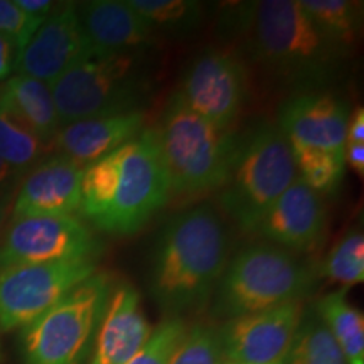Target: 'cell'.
I'll return each instance as SVG.
<instances>
[{"instance_id": "obj_3", "label": "cell", "mask_w": 364, "mask_h": 364, "mask_svg": "<svg viewBox=\"0 0 364 364\" xmlns=\"http://www.w3.org/2000/svg\"><path fill=\"white\" fill-rule=\"evenodd\" d=\"M235 21L247 38L248 54L282 86L321 91L343 71L348 54L314 26L300 0L238 4Z\"/></svg>"}, {"instance_id": "obj_38", "label": "cell", "mask_w": 364, "mask_h": 364, "mask_svg": "<svg viewBox=\"0 0 364 364\" xmlns=\"http://www.w3.org/2000/svg\"><path fill=\"white\" fill-rule=\"evenodd\" d=\"M225 364H235V363H225Z\"/></svg>"}, {"instance_id": "obj_4", "label": "cell", "mask_w": 364, "mask_h": 364, "mask_svg": "<svg viewBox=\"0 0 364 364\" xmlns=\"http://www.w3.org/2000/svg\"><path fill=\"white\" fill-rule=\"evenodd\" d=\"M317 273L299 255L257 241L245 245L226 263L211 299V314L230 318L257 314L290 302H304Z\"/></svg>"}, {"instance_id": "obj_29", "label": "cell", "mask_w": 364, "mask_h": 364, "mask_svg": "<svg viewBox=\"0 0 364 364\" xmlns=\"http://www.w3.org/2000/svg\"><path fill=\"white\" fill-rule=\"evenodd\" d=\"M186 331L188 324L182 318L167 317L157 327H154L144 348L125 364H167Z\"/></svg>"}, {"instance_id": "obj_8", "label": "cell", "mask_w": 364, "mask_h": 364, "mask_svg": "<svg viewBox=\"0 0 364 364\" xmlns=\"http://www.w3.org/2000/svg\"><path fill=\"white\" fill-rule=\"evenodd\" d=\"M115 285L108 272H95L22 329L24 364H85L107 300Z\"/></svg>"}, {"instance_id": "obj_11", "label": "cell", "mask_w": 364, "mask_h": 364, "mask_svg": "<svg viewBox=\"0 0 364 364\" xmlns=\"http://www.w3.org/2000/svg\"><path fill=\"white\" fill-rule=\"evenodd\" d=\"M176 93L204 120L221 129H233L247 103V66L233 53L206 49L193 59Z\"/></svg>"}, {"instance_id": "obj_15", "label": "cell", "mask_w": 364, "mask_h": 364, "mask_svg": "<svg viewBox=\"0 0 364 364\" xmlns=\"http://www.w3.org/2000/svg\"><path fill=\"white\" fill-rule=\"evenodd\" d=\"M348 103L331 91L294 93L279 108L277 127L289 142L327 150L344 157Z\"/></svg>"}, {"instance_id": "obj_13", "label": "cell", "mask_w": 364, "mask_h": 364, "mask_svg": "<svg viewBox=\"0 0 364 364\" xmlns=\"http://www.w3.org/2000/svg\"><path fill=\"white\" fill-rule=\"evenodd\" d=\"M327 215L322 198L297 176L255 228L253 235L294 255L311 253L326 238Z\"/></svg>"}, {"instance_id": "obj_19", "label": "cell", "mask_w": 364, "mask_h": 364, "mask_svg": "<svg viewBox=\"0 0 364 364\" xmlns=\"http://www.w3.org/2000/svg\"><path fill=\"white\" fill-rule=\"evenodd\" d=\"M144 110L73 122L58 130L51 140V149L85 169L135 139L144 130Z\"/></svg>"}, {"instance_id": "obj_33", "label": "cell", "mask_w": 364, "mask_h": 364, "mask_svg": "<svg viewBox=\"0 0 364 364\" xmlns=\"http://www.w3.org/2000/svg\"><path fill=\"white\" fill-rule=\"evenodd\" d=\"M344 164H348L354 172L363 177L364 174V144L363 142H346Z\"/></svg>"}, {"instance_id": "obj_9", "label": "cell", "mask_w": 364, "mask_h": 364, "mask_svg": "<svg viewBox=\"0 0 364 364\" xmlns=\"http://www.w3.org/2000/svg\"><path fill=\"white\" fill-rule=\"evenodd\" d=\"M98 272L97 260L0 268V331L24 329Z\"/></svg>"}, {"instance_id": "obj_1", "label": "cell", "mask_w": 364, "mask_h": 364, "mask_svg": "<svg viewBox=\"0 0 364 364\" xmlns=\"http://www.w3.org/2000/svg\"><path fill=\"white\" fill-rule=\"evenodd\" d=\"M230 231L209 203L172 216L152 248L149 290L167 317L201 312L230 260Z\"/></svg>"}, {"instance_id": "obj_7", "label": "cell", "mask_w": 364, "mask_h": 364, "mask_svg": "<svg viewBox=\"0 0 364 364\" xmlns=\"http://www.w3.org/2000/svg\"><path fill=\"white\" fill-rule=\"evenodd\" d=\"M297 177L292 147L275 124L255 125L238 136L233 166L218 191V206L245 233H252Z\"/></svg>"}, {"instance_id": "obj_6", "label": "cell", "mask_w": 364, "mask_h": 364, "mask_svg": "<svg viewBox=\"0 0 364 364\" xmlns=\"http://www.w3.org/2000/svg\"><path fill=\"white\" fill-rule=\"evenodd\" d=\"M59 125L144 110L154 90L152 56L91 51L49 85Z\"/></svg>"}, {"instance_id": "obj_35", "label": "cell", "mask_w": 364, "mask_h": 364, "mask_svg": "<svg viewBox=\"0 0 364 364\" xmlns=\"http://www.w3.org/2000/svg\"><path fill=\"white\" fill-rule=\"evenodd\" d=\"M21 172L17 169H14L12 166H9L6 161L0 159V189L11 188V186L19 179Z\"/></svg>"}, {"instance_id": "obj_31", "label": "cell", "mask_w": 364, "mask_h": 364, "mask_svg": "<svg viewBox=\"0 0 364 364\" xmlns=\"http://www.w3.org/2000/svg\"><path fill=\"white\" fill-rule=\"evenodd\" d=\"M19 49L12 39L0 36V81L7 80L16 71Z\"/></svg>"}, {"instance_id": "obj_28", "label": "cell", "mask_w": 364, "mask_h": 364, "mask_svg": "<svg viewBox=\"0 0 364 364\" xmlns=\"http://www.w3.org/2000/svg\"><path fill=\"white\" fill-rule=\"evenodd\" d=\"M220 329L211 324L188 327L167 364H225Z\"/></svg>"}, {"instance_id": "obj_25", "label": "cell", "mask_w": 364, "mask_h": 364, "mask_svg": "<svg viewBox=\"0 0 364 364\" xmlns=\"http://www.w3.org/2000/svg\"><path fill=\"white\" fill-rule=\"evenodd\" d=\"M297 176L306 182L318 198L336 194L343 184L346 164L344 157L327 150L290 142Z\"/></svg>"}, {"instance_id": "obj_10", "label": "cell", "mask_w": 364, "mask_h": 364, "mask_svg": "<svg viewBox=\"0 0 364 364\" xmlns=\"http://www.w3.org/2000/svg\"><path fill=\"white\" fill-rule=\"evenodd\" d=\"M103 245L75 216H36L12 221L0 241V268L70 260H97Z\"/></svg>"}, {"instance_id": "obj_20", "label": "cell", "mask_w": 364, "mask_h": 364, "mask_svg": "<svg viewBox=\"0 0 364 364\" xmlns=\"http://www.w3.org/2000/svg\"><path fill=\"white\" fill-rule=\"evenodd\" d=\"M0 105L21 118L49 145L61 129L51 88L39 80L24 75L9 78L0 90Z\"/></svg>"}, {"instance_id": "obj_36", "label": "cell", "mask_w": 364, "mask_h": 364, "mask_svg": "<svg viewBox=\"0 0 364 364\" xmlns=\"http://www.w3.org/2000/svg\"><path fill=\"white\" fill-rule=\"evenodd\" d=\"M11 201H12V191H11V188L0 189V235H2L4 223H6L9 209H11Z\"/></svg>"}, {"instance_id": "obj_37", "label": "cell", "mask_w": 364, "mask_h": 364, "mask_svg": "<svg viewBox=\"0 0 364 364\" xmlns=\"http://www.w3.org/2000/svg\"><path fill=\"white\" fill-rule=\"evenodd\" d=\"M4 354H2V331H0V361H2Z\"/></svg>"}, {"instance_id": "obj_23", "label": "cell", "mask_w": 364, "mask_h": 364, "mask_svg": "<svg viewBox=\"0 0 364 364\" xmlns=\"http://www.w3.org/2000/svg\"><path fill=\"white\" fill-rule=\"evenodd\" d=\"M159 38L194 34L204 22V7L194 0H127Z\"/></svg>"}, {"instance_id": "obj_2", "label": "cell", "mask_w": 364, "mask_h": 364, "mask_svg": "<svg viewBox=\"0 0 364 364\" xmlns=\"http://www.w3.org/2000/svg\"><path fill=\"white\" fill-rule=\"evenodd\" d=\"M171 184L154 129L85 167L80 215L112 236L139 233L169 203Z\"/></svg>"}, {"instance_id": "obj_24", "label": "cell", "mask_w": 364, "mask_h": 364, "mask_svg": "<svg viewBox=\"0 0 364 364\" xmlns=\"http://www.w3.org/2000/svg\"><path fill=\"white\" fill-rule=\"evenodd\" d=\"M284 364H348L314 307H306Z\"/></svg>"}, {"instance_id": "obj_17", "label": "cell", "mask_w": 364, "mask_h": 364, "mask_svg": "<svg viewBox=\"0 0 364 364\" xmlns=\"http://www.w3.org/2000/svg\"><path fill=\"white\" fill-rule=\"evenodd\" d=\"M152 331L139 290L129 282L113 285L88 364H125L144 348Z\"/></svg>"}, {"instance_id": "obj_18", "label": "cell", "mask_w": 364, "mask_h": 364, "mask_svg": "<svg viewBox=\"0 0 364 364\" xmlns=\"http://www.w3.org/2000/svg\"><path fill=\"white\" fill-rule=\"evenodd\" d=\"M83 167L61 156L41 162L22 182L12 221L36 216H73L80 209Z\"/></svg>"}, {"instance_id": "obj_5", "label": "cell", "mask_w": 364, "mask_h": 364, "mask_svg": "<svg viewBox=\"0 0 364 364\" xmlns=\"http://www.w3.org/2000/svg\"><path fill=\"white\" fill-rule=\"evenodd\" d=\"M154 130L169 176L171 198L218 193L226 184L238 134L204 120L177 93L169 98Z\"/></svg>"}, {"instance_id": "obj_32", "label": "cell", "mask_w": 364, "mask_h": 364, "mask_svg": "<svg viewBox=\"0 0 364 364\" xmlns=\"http://www.w3.org/2000/svg\"><path fill=\"white\" fill-rule=\"evenodd\" d=\"M16 4L22 12L39 21L48 19L54 12V6H56V4L49 2V0H16Z\"/></svg>"}, {"instance_id": "obj_12", "label": "cell", "mask_w": 364, "mask_h": 364, "mask_svg": "<svg viewBox=\"0 0 364 364\" xmlns=\"http://www.w3.org/2000/svg\"><path fill=\"white\" fill-rule=\"evenodd\" d=\"M304 302H290L225 321L220 338L226 363L284 364L304 316Z\"/></svg>"}, {"instance_id": "obj_21", "label": "cell", "mask_w": 364, "mask_h": 364, "mask_svg": "<svg viewBox=\"0 0 364 364\" xmlns=\"http://www.w3.org/2000/svg\"><path fill=\"white\" fill-rule=\"evenodd\" d=\"M314 311L338 343L348 364H364V317L348 300V290L339 289L318 299Z\"/></svg>"}, {"instance_id": "obj_27", "label": "cell", "mask_w": 364, "mask_h": 364, "mask_svg": "<svg viewBox=\"0 0 364 364\" xmlns=\"http://www.w3.org/2000/svg\"><path fill=\"white\" fill-rule=\"evenodd\" d=\"M322 275L334 284L348 287L364 280V236L359 228L351 230L332 247L322 263Z\"/></svg>"}, {"instance_id": "obj_30", "label": "cell", "mask_w": 364, "mask_h": 364, "mask_svg": "<svg viewBox=\"0 0 364 364\" xmlns=\"http://www.w3.org/2000/svg\"><path fill=\"white\" fill-rule=\"evenodd\" d=\"M44 21L29 17L17 7L16 2L0 0V36L12 39L19 49V54Z\"/></svg>"}, {"instance_id": "obj_14", "label": "cell", "mask_w": 364, "mask_h": 364, "mask_svg": "<svg viewBox=\"0 0 364 364\" xmlns=\"http://www.w3.org/2000/svg\"><path fill=\"white\" fill-rule=\"evenodd\" d=\"M93 51L76 4L59 7L38 27L17 59L19 75L51 85Z\"/></svg>"}, {"instance_id": "obj_22", "label": "cell", "mask_w": 364, "mask_h": 364, "mask_svg": "<svg viewBox=\"0 0 364 364\" xmlns=\"http://www.w3.org/2000/svg\"><path fill=\"white\" fill-rule=\"evenodd\" d=\"M314 26L344 54L356 49L363 29V4L349 0H300Z\"/></svg>"}, {"instance_id": "obj_16", "label": "cell", "mask_w": 364, "mask_h": 364, "mask_svg": "<svg viewBox=\"0 0 364 364\" xmlns=\"http://www.w3.org/2000/svg\"><path fill=\"white\" fill-rule=\"evenodd\" d=\"M76 12L95 53L152 56L162 39L145 24L127 0H90Z\"/></svg>"}, {"instance_id": "obj_26", "label": "cell", "mask_w": 364, "mask_h": 364, "mask_svg": "<svg viewBox=\"0 0 364 364\" xmlns=\"http://www.w3.org/2000/svg\"><path fill=\"white\" fill-rule=\"evenodd\" d=\"M51 145L0 105V159L24 172L44 156Z\"/></svg>"}, {"instance_id": "obj_34", "label": "cell", "mask_w": 364, "mask_h": 364, "mask_svg": "<svg viewBox=\"0 0 364 364\" xmlns=\"http://www.w3.org/2000/svg\"><path fill=\"white\" fill-rule=\"evenodd\" d=\"M363 140H364V110L363 107H356L351 115H349L346 142H363Z\"/></svg>"}]
</instances>
